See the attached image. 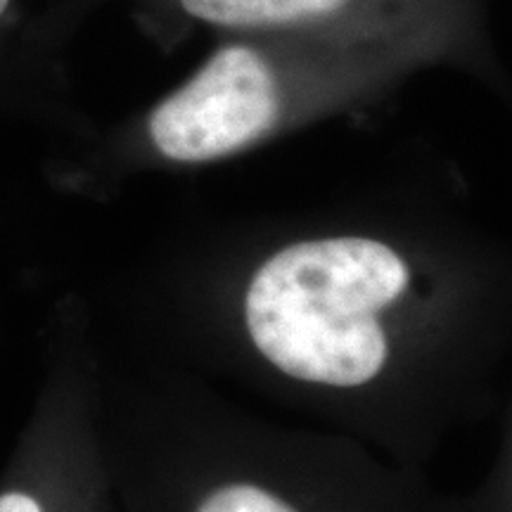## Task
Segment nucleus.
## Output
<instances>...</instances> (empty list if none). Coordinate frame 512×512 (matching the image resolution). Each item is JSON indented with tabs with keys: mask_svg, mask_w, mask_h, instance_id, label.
Returning <instances> with one entry per match:
<instances>
[{
	"mask_svg": "<svg viewBox=\"0 0 512 512\" xmlns=\"http://www.w3.org/2000/svg\"><path fill=\"white\" fill-rule=\"evenodd\" d=\"M479 29L216 36L181 83L110 126L72 138L50 176L76 195H112L147 174L230 159L349 114L368 112L432 69L479 64Z\"/></svg>",
	"mask_w": 512,
	"mask_h": 512,
	"instance_id": "2",
	"label": "nucleus"
},
{
	"mask_svg": "<svg viewBox=\"0 0 512 512\" xmlns=\"http://www.w3.org/2000/svg\"><path fill=\"white\" fill-rule=\"evenodd\" d=\"M164 55L195 34H304L477 27V0H117Z\"/></svg>",
	"mask_w": 512,
	"mask_h": 512,
	"instance_id": "4",
	"label": "nucleus"
},
{
	"mask_svg": "<svg viewBox=\"0 0 512 512\" xmlns=\"http://www.w3.org/2000/svg\"><path fill=\"white\" fill-rule=\"evenodd\" d=\"M0 486V512H67L107 465L100 408V337L79 302L60 311L34 418Z\"/></svg>",
	"mask_w": 512,
	"mask_h": 512,
	"instance_id": "3",
	"label": "nucleus"
},
{
	"mask_svg": "<svg viewBox=\"0 0 512 512\" xmlns=\"http://www.w3.org/2000/svg\"><path fill=\"white\" fill-rule=\"evenodd\" d=\"M91 19L83 0H0V119L81 136L93 121L76 107L69 53Z\"/></svg>",
	"mask_w": 512,
	"mask_h": 512,
	"instance_id": "5",
	"label": "nucleus"
},
{
	"mask_svg": "<svg viewBox=\"0 0 512 512\" xmlns=\"http://www.w3.org/2000/svg\"><path fill=\"white\" fill-rule=\"evenodd\" d=\"M83 3H86L88 12H91V15H95V12L105 8V5H110V3H117V0H83Z\"/></svg>",
	"mask_w": 512,
	"mask_h": 512,
	"instance_id": "6",
	"label": "nucleus"
},
{
	"mask_svg": "<svg viewBox=\"0 0 512 512\" xmlns=\"http://www.w3.org/2000/svg\"><path fill=\"white\" fill-rule=\"evenodd\" d=\"M140 306L145 354L420 467L472 403L489 266L444 190L394 183L202 230Z\"/></svg>",
	"mask_w": 512,
	"mask_h": 512,
	"instance_id": "1",
	"label": "nucleus"
}]
</instances>
